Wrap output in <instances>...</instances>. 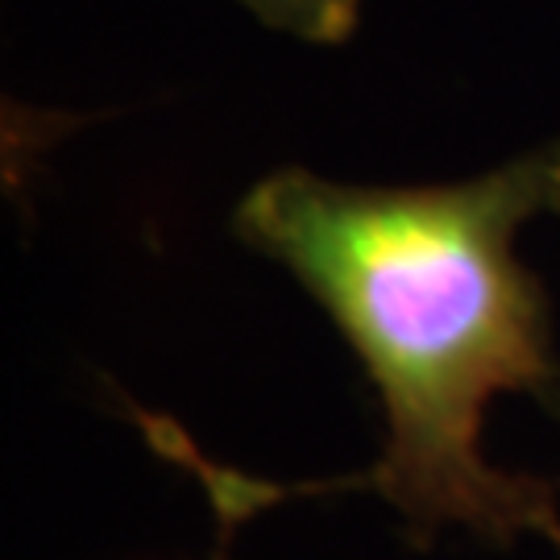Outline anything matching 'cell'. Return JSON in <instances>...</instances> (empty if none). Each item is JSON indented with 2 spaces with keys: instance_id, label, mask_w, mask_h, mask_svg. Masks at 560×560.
<instances>
[{
  "instance_id": "2",
  "label": "cell",
  "mask_w": 560,
  "mask_h": 560,
  "mask_svg": "<svg viewBox=\"0 0 560 560\" xmlns=\"http://www.w3.org/2000/svg\"><path fill=\"white\" fill-rule=\"evenodd\" d=\"M261 25L312 46H345L358 34L361 0H237Z\"/></svg>"
},
{
  "instance_id": "1",
  "label": "cell",
  "mask_w": 560,
  "mask_h": 560,
  "mask_svg": "<svg viewBox=\"0 0 560 560\" xmlns=\"http://www.w3.org/2000/svg\"><path fill=\"white\" fill-rule=\"evenodd\" d=\"M557 212L560 141L441 187H358L303 166L254 183L233 208V233L287 266L349 340L378 390L386 444L370 469L282 486L217 465L175 420L133 411L150 448L208 490L221 544L275 502L378 494L416 548L465 527L494 548L532 532L560 552L557 481L506 474L481 444L499 395H532L560 416L552 300L515 254L523 224Z\"/></svg>"
}]
</instances>
